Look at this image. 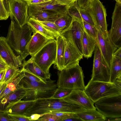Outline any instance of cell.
Wrapping results in <instances>:
<instances>
[{"label":"cell","instance_id":"cell-31","mask_svg":"<svg viewBox=\"0 0 121 121\" xmlns=\"http://www.w3.org/2000/svg\"><path fill=\"white\" fill-rule=\"evenodd\" d=\"M72 90L61 87H58L51 98L60 99L69 94Z\"/></svg>","mask_w":121,"mask_h":121},{"label":"cell","instance_id":"cell-14","mask_svg":"<svg viewBox=\"0 0 121 121\" xmlns=\"http://www.w3.org/2000/svg\"><path fill=\"white\" fill-rule=\"evenodd\" d=\"M60 99L78 105L85 110L96 109L94 103L84 90H72L68 95Z\"/></svg>","mask_w":121,"mask_h":121},{"label":"cell","instance_id":"cell-10","mask_svg":"<svg viewBox=\"0 0 121 121\" xmlns=\"http://www.w3.org/2000/svg\"><path fill=\"white\" fill-rule=\"evenodd\" d=\"M8 10L11 20L22 27L27 24L30 18L29 6L25 0H8Z\"/></svg>","mask_w":121,"mask_h":121},{"label":"cell","instance_id":"cell-17","mask_svg":"<svg viewBox=\"0 0 121 121\" xmlns=\"http://www.w3.org/2000/svg\"><path fill=\"white\" fill-rule=\"evenodd\" d=\"M63 38L65 45L64 69L79 64V61L83 56L72 43Z\"/></svg>","mask_w":121,"mask_h":121},{"label":"cell","instance_id":"cell-47","mask_svg":"<svg viewBox=\"0 0 121 121\" xmlns=\"http://www.w3.org/2000/svg\"><path fill=\"white\" fill-rule=\"evenodd\" d=\"M4 0H3L4 1Z\"/></svg>","mask_w":121,"mask_h":121},{"label":"cell","instance_id":"cell-28","mask_svg":"<svg viewBox=\"0 0 121 121\" xmlns=\"http://www.w3.org/2000/svg\"><path fill=\"white\" fill-rule=\"evenodd\" d=\"M62 14L52 11H41L37 12L31 17L39 21L54 22Z\"/></svg>","mask_w":121,"mask_h":121},{"label":"cell","instance_id":"cell-34","mask_svg":"<svg viewBox=\"0 0 121 121\" xmlns=\"http://www.w3.org/2000/svg\"><path fill=\"white\" fill-rule=\"evenodd\" d=\"M36 121H61V118L51 113H48L42 115Z\"/></svg>","mask_w":121,"mask_h":121},{"label":"cell","instance_id":"cell-8","mask_svg":"<svg viewBox=\"0 0 121 121\" xmlns=\"http://www.w3.org/2000/svg\"><path fill=\"white\" fill-rule=\"evenodd\" d=\"M85 9L91 16L97 30L104 37L108 36L106 10L100 0H91Z\"/></svg>","mask_w":121,"mask_h":121},{"label":"cell","instance_id":"cell-26","mask_svg":"<svg viewBox=\"0 0 121 121\" xmlns=\"http://www.w3.org/2000/svg\"><path fill=\"white\" fill-rule=\"evenodd\" d=\"M73 20V17L67 11L59 17L55 21L54 23L58 27L60 35L69 28Z\"/></svg>","mask_w":121,"mask_h":121},{"label":"cell","instance_id":"cell-41","mask_svg":"<svg viewBox=\"0 0 121 121\" xmlns=\"http://www.w3.org/2000/svg\"><path fill=\"white\" fill-rule=\"evenodd\" d=\"M8 66L0 56V72L6 69Z\"/></svg>","mask_w":121,"mask_h":121},{"label":"cell","instance_id":"cell-21","mask_svg":"<svg viewBox=\"0 0 121 121\" xmlns=\"http://www.w3.org/2000/svg\"><path fill=\"white\" fill-rule=\"evenodd\" d=\"M56 57L54 64L55 67L58 70L61 71L64 69V58L65 45L63 36L61 35L56 38Z\"/></svg>","mask_w":121,"mask_h":121},{"label":"cell","instance_id":"cell-29","mask_svg":"<svg viewBox=\"0 0 121 121\" xmlns=\"http://www.w3.org/2000/svg\"><path fill=\"white\" fill-rule=\"evenodd\" d=\"M23 69L22 68L19 69L18 68L8 66L6 70L2 83L8 84L10 81L17 77L21 72Z\"/></svg>","mask_w":121,"mask_h":121},{"label":"cell","instance_id":"cell-44","mask_svg":"<svg viewBox=\"0 0 121 121\" xmlns=\"http://www.w3.org/2000/svg\"><path fill=\"white\" fill-rule=\"evenodd\" d=\"M7 84L0 83V95L5 89Z\"/></svg>","mask_w":121,"mask_h":121},{"label":"cell","instance_id":"cell-19","mask_svg":"<svg viewBox=\"0 0 121 121\" xmlns=\"http://www.w3.org/2000/svg\"><path fill=\"white\" fill-rule=\"evenodd\" d=\"M36 100H21L12 102L9 103L2 111L7 114H19L24 115L26 110L32 105Z\"/></svg>","mask_w":121,"mask_h":121},{"label":"cell","instance_id":"cell-22","mask_svg":"<svg viewBox=\"0 0 121 121\" xmlns=\"http://www.w3.org/2000/svg\"><path fill=\"white\" fill-rule=\"evenodd\" d=\"M96 43V40L89 35L84 30L82 42L83 56L87 58L91 57Z\"/></svg>","mask_w":121,"mask_h":121},{"label":"cell","instance_id":"cell-46","mask_svg":"<svg viewBox=\"0 0 121 121\" xmlns=\"http://www.w3.org/2000/svg\"><path fill=\"white\" fill-rule=\"evenodd\" d=\"M115 0L116 2L118 3L119 4H121V0Z\"/></svg>","mask_w":121,"mask_h":121},{"label":"cell","instance_id":"cell-4","mask_svg":"<svg viewBox=\"0 0 121 121\" xmlns=\"http://www.w3.org/2000/svg\"><path fill=\"white\" fill-rule=\"evenodd\" d=\"M58 87L83 90L85 87L83 71L79 64L57 72Z\"/></svg>","mask_w":121,"mask_h":121},{"label":"cell","instance_id":"cell-42","mask_svg":"<svg viewBox=\"0 0 121 121\" xmlns=\"http://www.w3.org/2000/svg\"><path fill=\"white\" fill-rule=\"evenodd\" d=\"M113 56L121 58V47L117 49L114 52Z\"/></svg>","mask_w":121,"mask_h":121},{"label":"cell","instance_id":"cell-3","mask_svg":"<svg viewBox=\"0 0 121 121\" xmlns=\"http://www.w3.org/2000/svg\"><path fill=\"white\" fill-rule=\"evenodd\" d=\"M19 86L26 91L24 100H34L42 98H51L58 88L55 80L50 79L46 83L31 81L25 77L20 81Z\"/></svg>","mask_w":121,"mask_h":121},{"label":"cell","instance_id":"cell-16","mask_svg":"<svg viewBox=\"0 0 121 121\" xmlns=\"http://www.w3.org/2000/svg\"><path fill=\"white\" fill-rule=\"evenodd\" d=\"M69 6L61 4L56 0H52L41 3L30 5L28 12L30 17L37 12L41 11H52L62 14L68 11Z\"/></svg>","mask_w":121,"mask_h":121},{"label":"cell","instance_id":"cell-24","mask_svg":"<svg viewBox=\"0 0 121 121\" xmlns=\"http://www.w3.org/2000/svg\"><path fill=\"white\" fill-rule=\"evenodd\" d=\"M22 68L47 81L50 79L51 74L45 73L32 60L23 61Z\"/></svg>","mask_w":121,"mask_h":121},{"label":"cell","instance_id":"cell-12","mask_svg":"<svg viewBox=\"0 0 121 121\" xmlns=\"http://www.w3.org/2000/svg\"><path fill=\"white\" fill-rule=\"evenodd\" d=\"M112 24L108 35L112 43L117 48L121 46V4L116 2L112 17Z\"/></svg>","mask_w":121,"mask_h":121},{"label":"cell","instance_id":"cell-15","mask_svg":"<svg viewBox=\"0 0 121 121\" xmlns=\"http://www.w3.org/2000/svg\"><path fill=\"white\" fill-rule=\"evenodd\" d=\"M96 43L105 62L110 69L114 52L117 49L111 41L109 36L104 37L97 30Z\"/></svg>","mask_w":121,"mask_h":121},{"label":"cell","instance_id":"cell-9","mask_svg":"<svg viewBox=\"0 0 121 121\" xmlns=\"http://www.w3.org/2000/svg\"><path fill=\"white\" fill-rule=\"evenodd\" d=\"M92 81L110 82V69L105 62L97 43L94 50Z\"/></svg>","mask_w":121,"mask_h":121},{"label":"cell","instance_id":"cell-32","mask_svg":"<svg viewBox=\"0 0 121 121\" xmlns=\"http://www.w3.org/2000/svg\"><path fill=\"white\" fill-rule=\"evenodd\" d=\"M82 23L84 30L90 36L96 39L97 38V29L95 26L83 20Z\"/></svg>","mask_w":121,"mask_h":121},{"label":"cell","instance_id":"cell-33","mask_svg":"<svg viewBox=\"0 0 121 121\" xmlns=\"http://www.w3.org/2000/svg\"><path fill=\"white\" fill-rule=\"evenodd\" d=\"M25 77L30 80L46 83L47 81L24 68Z\"/></svg>","mask_w":121,"mask_h":121},{"label":"cell","instance_id":"cell-43","mask_svg":"<svg viewBox=\"0 0 121 121\" xmlns=\"http://www.w3.org/2000/svg\"><path fill=\"white\" fill-rule=\"evenodd\" d=\"M114 84L121 90V77L117 78Z\"/></svg>","mask_w":121,"mask_h":121},{"label":"cell","instance_id":"cell-6","mask_svg":"<svg viewBox=\"0 0 121 121\" xmlns=\"http://www.w3.org/2000/svg\"><path fill=\"white\" fill-rule=\"evenodd\" d=\"M56 39L52 40L30 58L46 73L49 74L51 65L55 63L56 57Z\"/></svg>","mask_w":121,"mask_h":121},{"label":"cell","instance_id":"cell-45","mask_svg":"<svg viewBox=\"0 0 121 121\" xmlns=\"http://www.w3.org/2000/svg\"><path fill=\"white\" fill-rule=\"evenodd\" d=\"M6 69L0 72V83H2L5 74Z\"/></svg>","mask_w":121,"mask_h":121},{"label":"cell","instance_id":"cell-25","mask_svg":"<svg viewBox=\"0 0 121 121\" xmlns=\"http://www.w3.org/2000/svg\"><path fill=\"white\" fill-rule=\"evenodd\" d=\"M27 24L32 28L34 31L33 33L38 32L51 39H56L58 36L47 30L38 21L32 17H30Z\"/></svg>","mask_w":121,"mask_h":121},{"label":"cell","instance_id":"cell-1","mask_svg":"<svg viewBox=\"0 0 121 121\" xmlns=\"http://www.w3.org/2000/svg\"><path fill=\"white\" fill-rule=\"evenodd\" d=\"M85 110L78 105L60 99L51 98H42L36 100L24 115L29 117L35 114L39 115L41 117L45 114L54 112L77 113Z\"/></svg>","mask_w":121,"mask_h":121},{"label":"cell","instance_id":"cell-39","mask_svg":"<svg viewBox=\"0 0 121 121\" xmlns=\"http://www.w3.org/2000/svg\"><path fill=\"white\" fill-rule=\"evenodd\" d=\"M29 6L42 3L52 0H25Z\"/></svg>","mask_w":121,"mask_h":121},{"label":"cell","instance_id":"cell-40","mask_svg":"<svg viewBox=\"0 0 121 121\" xmlns=\"http://www.w3.org/2000/svg\"><path fill=\"white\" fill-rule=\"evenodd\" d=\"M0 121H11L8 117L7 114L2 111H0Z\"/></svg>","mask_w":121,"mask_h":121},{"label":"cell","instance_id":"cell-37","mask_svg":"<svg viewBox=\"0 0 121 121\" xmlns=\"http://www.w3.org/2000/svg\"><path fill=\"white\" fill-rule=\"evenodd\" d=\"M91 0H77V3L80 7L85 9L87 7Z\"/></svg>","mask_w":121,"mask_h":121},{"label":"cell","instance_id":"cell-11","mask_svg":"<svg viewBox=\"0 0 121 121\" xmlns=\"http://www.w3.org/2000/svg\"><path fill=\"white\" fill-rule=\"evenodd\" d=\"M84 31L82 22L73 19L69 28L61 35L72 43L82 55V42Z\"/></svg>","mask_w":121,"mask_h":121},{"label":"cell","instance_id":"cell-18","mask_svg":"<svg viewBox=\"0 0 121 121\" xmlns=\"http://www.w3.org/2000/svg\"><path fill=\"white\" fill-rule=\"evenodd\" d=\"M52 40L47 38L38 32L33 33L32 37L26 46L27 51L29 55L32 56Z\"/></svg>","mask_w":121,"mask_h":121},{"label":"cell","instance_id":"cell-5","mask_svg":"<svg viewBox=\"0 0 121 121\" xmlns=\"http://www.w3.org/2000/svg\"><path fill=\"white\" fill-rule=\"evenodd\" d=\"M84 91L94 103L103 97L121 94V90L114 83L91 79Z\"/></svg>","mask_w":121,"mask_h":121},{"label":"cell","instance_id":"cell-30","mask_svg":"<svg viewBox=\"0 0 121 121\" xmlns=\"http://www.w3.org/2000/svg\"><path fill=\"white\" fill-rule=\"evenodd\" d=\"M37 21L44 27L50 32L57 36L60 35L58 27L54 22Z\"/></svg>","mask_w":121,"mask_h":121},{"label":"cell","instance_id":"cell-2","mask_svg":"<svg viewBox=\"0 0 121 121\" xmlns=\"http://www.w3.org/2000/svg\"><path fill=\"white\" fill-rule=\"evenodd\" d=\"M34 31L28 24L22 27L11 20L6 38L7 42L17 56L24 61L29 55L26 46L31 39Z\"/></svg>","mask_w":121,"mask_h":121},{"label":"cell","instance_id":"cell-27","mask_svg":"<svg viewBox=\"0 0 121 121\" xmlns=\"http://www.w3.org/2000/svg\"><path fill=\"white\" fill-rule=\"evenodd\" d=\"M121 77V58L113 56L110 70V82L114 83Z\"/></svg>","mask_w":121,"mask_h":121},{"label":"cell","instance_id":"cell-23","mask_svg":"<svg viewBox=\"0 0 121 121\" xmlns=\"http://www.w3.org/2000/svg\"><path fill=\"white\" fill-rule=\"evenodd\" d=\"M82 121H104L106 118L96 109L86 110L76 113Z\"/></svg>","mask_w":121,"mask_h":121},{"label":"cell","instance_id":"cell-13","mask_svg":"<svg viewBox=\"0 0 121 121\" xmlns=\"http://www.w3.org/2000/svg\"><path fill=\"white\" fill-rule=\"evenodd\" d=\"M0 56L8 66L18 68L22 66L21 57L15 54L6 38L3 37H0Z\"/></svg>","mask_w":121,"mask_h":121},{"label":"cell","instance_id":"cell-36","mask_svg":"<svg viewBox=\"0 0 121 121\" xmlns=\"http://www.w3.org/2000/svg\"><path fill=\"white\" fill-rule=\"evenodd\" d=\"M9 17V13L5 6L4 1L0 0V20H6Z\"/></svg>","mask_w":121,"mask_h":121},{"label":"cell","instance_id":"cell-38","mask_svg":"<svg viewBox=\"0 0 121 121\" xmlns=\"http://www.w3.org/2000/svg\"><path fill=\"white\" fill-rule=\"evenodd\" d=\"M60 4L70 6L77 0H56Z\"/></svg>","mask_w":121,"mask_h":121},{"label":"cell","instance_id":"cell-35","mask_svg":"<svg viewBox=\"0 0 121 121\" xmlns=\"http://www.w3.org/2000/svg\"><path fill=\"white\" fill-rule=\"evenodd\" d=\"M7 115L11 121H30L29 117L19 114L8 113Z\"/></svg>","mask_w":121,"mask_h":121},{"label":"cell","instance_id":"cell-20","mask_svg":"<svg viewBox=\"0 0 121 121\" xmlns=\"http://www.w3.org/2000/svg\"><path fill=\"white\" fill-rule=\"evenodd\" d=\"M26 91L19 85L18 88L0 100V111L3 110L9 103L21 100L25 96Z\"/></svg>","mask_w":121,"mask_h":121},{"label":"cell","instance_id":"cell-7","mask_svg":"<svg viewBox=\"0 0 121 121\" xmlns=\"http://www.w3.org/2000/svg\"><path fill=\"white\" fill-rule=\"evenodd\" d=\"M94 103L96 109L106 118H121V94L103 97Z\"/></svg>","mask_w":121,"mask_h":121}]
</instances>
